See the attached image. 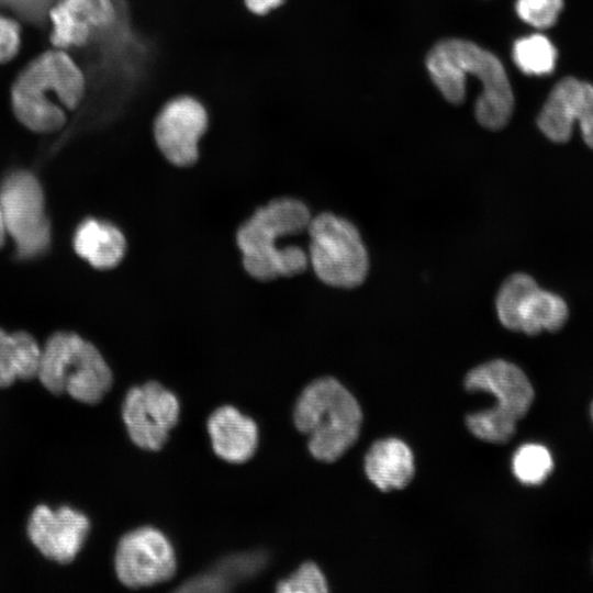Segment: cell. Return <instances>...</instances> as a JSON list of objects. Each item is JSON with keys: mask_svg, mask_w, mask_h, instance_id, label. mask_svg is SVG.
<instances>
[{"mask_svg": "<svg viewBox=\"0 0 593 593\" xmlns=\"http://www.w3.org/2000/svg\"><path fill=\"white\" fill-rule=\"evenodd\" d=\"M365 471L381 491L403 489L414 475V458L409 446L396 438L376 441L365 457Z\"/></svg>", "mask_w": 593, "mask_h": 593, "instance_id": "16", "label": "cell"}, {"mask_svg": "<svg viewBox=\"0 0 593 593\" xmlns=\"http://www.w3.org/2000/svg\"><path fill=\"white\" fill-rule=\"evenodd\" d=\"M89 528V519L80 512L68 506L53 511L40 505L29 519L27 535L44 557L66 564L80 551Z\"/></svg>", "mask_w": 593, "mask_h": 593, "instance_id": "13", "label": "cell"}, {"mask_svg": "<svg viewBox=\"0 0 593 593\" xmlns=\"http://www.w3.org/2000/svg\"><path fill=\"white\" fill-rule=\"evenodd\" d=\"M115 19L112 0H56L48 12L51 42L60 49L82 46L96 31L110 27Z\"/></svg>", "mask_w": 593, "mask_h": 593, "instance_id": "14", "label": "cell"}, {"mask_svg": "<svg viewBox=\"0 0 593 593\" xmlns=\"http://www.w3.org/2000/svg\"><path fill=\"white\" fill-rule=\"evenodd\" d=\"M468 391H482L494 395L492 409L469 414L466 423L478 438L504 444L515 433L516 423L528 412L534 389L526 374L504 359L484 362L468 372L465 379Z\"/></svg>", "mask_w": 593, "mask_h": 593, "instance_id": "6", "label": "cell"}, {"mask_svg": "<svg viewBox=\"0 0 593 593\" xmlns=\"http://www.w3.org/2000/svg\"><path fill=\"white\" fill-rule=\"evenodd\" d=\"M426 66L443 96L461 103L466 94V75L477 77L483 90L475 104L479 123L490 130L502 128L514 105L512 88L501 61L472 42L446 40L428 54Z\"/></svg>", "mask_w": 593, "mask_h": 593, "instance_id": "2", "label": "cell"}, {"mask_svg": "<svg viewBox=\"0 0 593 593\" xmlns=\"http://www.w3.org/2000/svg\"><path fill=\"white\" fill-rule=\"evenodd\" d=\"M562 7V0H517L516 2L518 16L538 29L552 26Z\"/></svg>", "mask_w": 593, "mask_h": 593, "instance_id": "25", "label": "cell"}, {"mask_svg": "<svg viewBox=\"0 0 593 593\" xmlns=\"http://www.w3.org/2000/svg\"><path fill=\"white\" fill-rule=\"evenodd\" d=\"M74 247L92 267L105 270L122 261L126 253V239L112 223L87 219L75 233Z\"/></svg>", "mask_w": 593, "mask_h": 593, "instance_id": "17", "label": "cell"}, {"mask_svg": "<svg viewBox=\"0 0 593 593\" xmlns=\"http://www.w3.org/2000/svg\"><path fill=\"white\" fill-rule=\"evenodd\" d=\"M593 149V86L573 77L560 80L544 104L537 124L551 141L567 142L575 123Z\"/></svg>", "mask_w": 593, "mask_h": 593, "instance_id": "12", "label": "cell"}, {"mask_svg": "<svg viewBox=\"0 0 593 593\" xmlns=\"http://www.w3.org/2000/svg\"><path fill=\"white\" fill-rule=\"evenodd\" d=\"M20 33L16 20L0 14V64L11 60L18 54Z\"/></svg>", "mask_w": 593, "mask_h": 593, "instance_id": "27", "label": "cell"}, {"mask_svg": "<svg viewBox=\"0 0 593 593\" xmlns=\"http://www.w3.org/2000/svg\"><path fill=\"white\" fill-rule=\"evenodd\" d=\"M264 561L265 556L258 552L228 557L214 570L191 579L179 590L186 592L226 591L235 582L255 574L264 566Z\"/></svg>", "mask_w": 593, "mask_h": 593, "instance_id": "20", "label": "cell"}, {"mask_svg": "<svg viewBox=\"0 0 593 593\" xmlns=\"http://www.w3.org/2000/svg\"><path fill=\"white\" fill-rule=\"evenodd\" d=\"M513 58L524 74L540 76L553 70L557 53L546 36L533 34L515 42Z\"/></svg>", "mask_w": 593, "mask_h": 593, "instance_id": "21", "label": "cell"}, {"mask_svg": "<svg viewBox=\"0 0 593 593\" xmlns=\"http://www.w3.org/2000/svg\"><path fill=\"white\" fill-rule=\"evenodd\" d=\"M309 261L316 277L327 286L354 288L368 272V254L356 226L333 213L311 219Z\"/></svg>", "mask_w": 593, "mask_h": 593, "instance_id": "7", "label": "cell"}, {"mask_svg": "<svg viewBox=\"0 0 593 593\" xmlns=\"http://www.w3.org/2000/svg\"><path fill=\"white\" fill-rule=\"evenodd\" d=\"M210 118L204 104L193 96L169 99L153 123V136L159 153L175 167L193 166L200 156V141L206 133Z\"/></svg>", "mask_w": 593, "mask_h": 593, "instance_id": "9", "label": "cell"}, {"mask_svg": "<svg viewBox=\"0 0 593 593\" xmlns=\"http://www.w3.org/2000/svg\"><path fill=\"white\" fill-rule=\"evenodd\" d=\"M5 230H4V226H3V222H2V217H1V212H0V248L2 247V245L4 244V239H5Z\"/></svg>", "mask_w": 593, "mask_h": 593, "instance_id": "29", "label": "cell"}, {"mask_svg": "<svg viewBox=\"0 0 593 593\" xmlns=\"http://www.w3.org/2000/svg\"><path fill=\"white\" fill-rule=\"evenodd\" d=\"M537 288L539 287L534 278L526 273H514L504 281L495 302L496 313L503 326L518 331L522 305Z\"/></svg>", "mask_w": 593, "mask_h": 593, "instance_id": "22", "label": "cell"}, {"mask_svg": "<svg viewBox=\"0 0 593 593\" xmlns=\"http://www.w3.org/2000/svg\"><path fill=\"white\" fill-rule=\"evenodd\" d=\"M590 412H591V418H592V422H593V402H592V404H591Z\"/></svg>", "mask_w": 593, "mask_h": 593, "instance_id": "30", "label": "cell"}, {"mask_svg": "<svg viewBox=\"0 0 593 593\" xmlns=\"http://www.w3.org/2000/svg\"><path fill=\"white\" fill-rule=\"evenodd\" d=\"M41 383L53 394L96 404L112 385V371L103 356L77 334L60 332L48 338L37 371Z\"/></svg>", "mask_w": 593, "mask_h": 593, "instance_id": "5", "label": "cell"}, {"mask_svg": "<svg viewBox=\"0 0 593 593\" xmlns=\"http://www.w3.org/2000/svg\"><path fill=\"white\" fill-rule=\"evenodd\" d=\"M56 0H0V8L32 24L48 19V12Z\"/></svg>", "mask_w": 593, "mask_h": 593, "instance_id": "26", "label": "cell"}, {"mask_svg": "<svg viewBox=\"0 0 593 593\" xmlns=\"http://www.w3.org/2000/svg\"><path fill=\"white\" fill-rule=\"evenodd\" d=\"M179 411L176 395L155 381L132 388L122 409L131 439L146 450H158L165 445Z\"/></svg>", "mask_w": 593, "mask_h": 593, "instance_id": "11", "label": "cell"}, {"mask_svg": "<svg viewBox=\"0 0 593 593\" xmlns=\"http://www.w3.org/2000/svg\"><path fill=\"white\" fill-rule=\"evenodd\" d=\"M86 91L85 75L65 49L53 48L35 57L19 74L11 89L16 119L38 133L59 130L66 111L76 109Z\"/></svg>", "mask_w": 593, "mask_h": 593, "instance_id": "3", "label": "cell"}, {"mask_svg": "<svg viewBox=\"0 0 593 593\" xmlns=\"http://www.w3.org/2000/svg\"><path fill=\"white\" fill-rule=\"evenodd\" d=\"M42 349L25 332L7 333L0 328V388L13 384L18 379L37 377Z\"/></svg>", "mask_w": 593, "mask_h": 593, "instance_id": "18", "label": "cell"}, {"mask_svg": "<svg viewBox=\"0 0 593 593\" xmlns=\"http://www.w3.org/2000/svg\"><path fill=\"white\" fill-rule=\"evenodd\" d=\"M208 432L214 452L225 461L244 462L257 448L256 423L231 405L221 406L211 414Z\"/></svg>", "mask_w": 593, "mask_h": 593, "instance_id": "15", "label": "cell"}, {"mask_svg": "<svg viewBox=\"0 0 593 593\" xmlns=\"http://www.w3.org/2000/svg\"><path fill=\"white\" fill-rule=\"evenodd\" d=\"M293 418L296 428L309 436L313 457L333 462L357 440L362 413L354 395L336 379L326 377L302 391Z\"/></svg>", "mask_w": 593, "mask_h": 593, "instance_id": "4", "label": "cell"}, {"mask_svg": "<svg viewBox=\"0 0 593 593\" xmlns=\"http://www.w3.org/2000/svg\"><path fill=\"white\" fill-rule=\"evenodd\" d=\"M568 314V306L561 296L537 288L522 305L518 331L528 335L541 331L556 332L564 325Z\"/></svg>", "mask_w": 593, "mask_h": 593, "instance_id": "19", "label": "cell"}, {"mask_svg": "<svg viewBox=\"0 0 593 593\" xmlns=\"http://www.w3.org/2000/svg\"><path fill=\"white\" fill-rule=\"evenodd\" d=\"M286 0H244L249 12L256 15H266L280 8Z\"/></svg>", "mask_w": 593, "mask_h": 593, "instance_id": "28", "label": "cell"}, {"mask_svg": "<svg viewBox=\"0 0 593 593\" xmlns=\"http://www.w3.org/2000/svg\"><path fill=\"white\" fill-rule=\"evenodd\" d=\"M115 571L128 588H143L169 580L176 571V556L168 538L145 526L125 534L115 551Z\"/></svg>", "mask_w": 593, "mask_h": 593, "instance_id": "10", "label": "cell"}, {"mask_svg": "<svg viewBox=\"0 0 593 593\" xmlns=\"http://www.w3.org/2000/svg\"><path fill=\"white\" fill-rule=\"evenodd\" d=\"M312 216L299 199L282 197L257 208L235 234L245 272L260 282L294 277L307 268V254L287 238L307 230Z\"/></svg>", "mask_w": 593, "mask_h": 593, "instance_id": "1", "label": "cell"}, {"mask_svg": "<svg viewBox=\"0 0 593 593\" xmlns=\"http://www.w3.org/2000/svg\"><path fill=\"white\" fill-rule=\"evenodd\" d=\"M552 458L548 449L538 444L522 446L513 457V472L524 484H539L551 472Z\"/></svg>", "mask_w": 593, "mask_h": 593, "instance_id": "23", "label": "cell"}, {"mask_svg": "<svg viewBox=\"0 0 593 593\" xmlns=\"http://www.w3.org/2000/svg\"><path fill=\"white\" fill-rule=\"evenodd\" d=\"M276 590L280 593H324L327 592V584L320 568L313 562H305L289 578L281 580Z\"/></svg>", "mask_w": 593, "mask_h": 593, "instance_id": "24", "label": "cell"}, {"mask_svg": "<svg viewBox=\"0 0 593 593\" xmlns=\"http://www.w3.org/2000/svg\"><path fill=\"white\" fill-rule=\"evenodd\" d=\"M0 212L5 233L22 258L42 255L51 243V227L38 180L27 171L10 174L0 189Z\"/></svg>", "mask_w": 593, "mask_h": 593, "instance_id": "8", "label": "cell"}]
</instances>
